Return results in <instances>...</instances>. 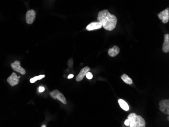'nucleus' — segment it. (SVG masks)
Returning a JSON list of instances; mask_svg holds the SVG:
<instances>
[{
	"label": "nucleus",
	"mask_w": 169,
	"mask_h": 127,
	"mask_svg": "<svg viewBox=\"0 0 169 127\" xmlns=\"http://www.w3.org/2000/svg\"><path fill=\"white\" fill-rule=\"evenodd\" d=\"M129 120L130 127H145L146 123L144 119L135 113H131L128 116Z\"/></svg>",
	"instance_id": "obj_2"
},
{
	"label": "nucleus",
	"mask_w": 169,
	"mask_h": 127,
	"mask_svg": "<svg viewBox=\"0 0 169 127\" xmlns=\"http://www.w3.org/2000/svg\"><path fill=\"white\" fill-rule=\"evenodd\" d=\"M160 110L164 114H169V100L165 99L160 101L159 104Z\"/></svg>",
	"instance_id": "obj_4"
},
{
	"label": "nucleus",
	"mask_w": 169,
	"mask_h": 127,
	"mask_svg": "<svg viewBox=\"0 0 169 127\" xmlns=\"http://www.w3.org/2000/svg\"><path fill=\"white\" fill-rule=\"evenodd\" d=\"M36 16V13L35 11L33 9L29 10L27 11L26 14V21L27 24H31L35 21Z\"/></svg>",
	"instance_id": "obj_6"
},
{
	"label": "nucleus",
	"mask_w": 169,
	"mask_h": 127,
	"mask_svg": "<svg viewBox=\"0 0 169 127\" xmlns=\"http://www.w3.org/2000/svg\"><path fill=\"white\" fill-rule=\"evenodd\" d=\"M45 77V75H40V76H38L33 77V78H31L30 80V82H31V83H35V82L43 79Z\"/></svg>",
	"instance_id": "obj_15"
},
{
	"label": "nucleus",
	"mask_w": 169,
	"mask_h": 127,
	"mask_svg": "<svg viewBox=\"0 0 169 127\" xmlns=\"http://www.w3.org/2000/svg\"><path fill=\"white\" fill-rule=\"evenodd\" d=\"M164 43L162 46V50L164 52L168 53L169 52V35L168 33L165 34Z\"/></svg>",
	"instance_id": "obj_11"
},
{
	"label": "nucleus",
	"mask_w": 169,
	"mask_h": 127,
	"mask_svg": "<svg viewBox=\"0 0 169 127\" xmlns=\"http://www.w3.org/2000/svg\"><path fill=\"white\" fill-rule=\"evenodd\" d=\"M49 94L52 98L54 99L58 100L64 104H66L67 103L65 97L61 93H60L58 90H55L53 91H51L50 92Z\"/></svg>",
	"instance_id": "obj_3"
},
{
	"label": "nucleus",
	"mask_w": 169,
	"mask_h": 127,
	"mask_svg": "<svg viewBox=\"0 0 169 127\" xmlns=\"http://www.w3.org/2000/svg\"><path fill=\"white\" fill-rule=\"evenodd\" d=\"M45 90V89L43 86H40V87L39 88V92H40V93L44 92Z\"/></svg>",
	"instance_id": "obj_17"
},
{
	"label": "nucleus",
	"mask_w": 169,
	"mask_h": 127,
	"mask_svg": "<svg viewBox=\"0 0 169 127\" xmlns=\"http://www.w3.org/2000/svg\"><path fill=\"white\" fill-rule=\"evenodd\" d=\"M73 64V59H70L68 60V66H72Z\"/></svg>",
	"instance_id": "obj_18"
},
{
	"label": "nucleus",
	"mask_w": 169,
	"mask_h": 127,
	"mask_svg": "<svg viewBox=\"0 0 169 127\" xmlns=\"http://www.w3.org/2000/svg\"><path fill=\"white\" fill-rule=\"evenodd\" d=\"M120 106L123 110L125 111H128L129 110V106L128 104V103L125 100H124L122 99H120L118 100Z\"/></svg>",
	"instance_id": "obj_13"
},
{
	"label": "nucleus",
	"mask_w": 169,
	"mask_h": 127,
	"mask_svg": "<svg viewBox=\"0 0 169 127\" xmlns=\"http://www.w3.org/2000/svg\"><path fill=\"white\" fill-rule=\"evenodd\" d=\"M11 67L14 70L20 73L21 75H24L26 74V71L21 66L20 62L19 61H15L11 64Z\"/></svg>",
	"instance_id": "obj_8"
},
{
	"label": "nucleus",
	"mask_w": 169,
	"mask_h": 127,
	"mask_svg": "<svg viewBox=\"0 0 169 127\" xmlns=\"http://www.w3.org/2000/svg\"><path fill=\"white\" fill-rule=\"evenodd\" d=\"M74 77V75H72V74H71V75H69L68 76V79H71V78H73Z\"/></svg>",
	"instance_id": "obj_20"
},
{
	"label": "nucleus",
	"mask_w": 169,
	"mask_h": 127,
	"mask_svg": "<svg viewBox=\"0 0 169 127\" xmlns=\"http://www.w3.org/2000/svg\"><path fill=\"white\" fill-rule=\"evenodd\" d=\"M121 79L125 83L128 85H131L133 84V81L126 74H124L121 76Z\"/></svg>",
	"instance_id": "obj_14"
},
{
	"label": "nucleus",
	"mask_w": 169,
	"mask_h": 127,
	"mask_svg": "<svg viewBox=\"0 0 169 127\" xmlns=\"http://www.w3.org/2000/svg\"><path fill=\"white\" fill-rule=\"evenodd\" d=\"M86 77L89 80H91V79H92L93 78L92 74L91 72H88L86 73Z\"/></svg>",
	"instance_id": "obj_16"
},
{
	"label": "nucleus",
	"mask_w": 169,
	"mask_h": 127,
	"mask_svg": "<svg viewBox=\"0 0 169 127\" xmlns=\"http://www.w3.org/2000/svg\"><path fill=\"white\" fill-rule=\"evenodd\" d=\"M102 27V25L99 21L93 22L88 24L87 26L86 27V29L88 31H93L95 29H101Z\"/></svg>",
	"instance_id": "obj_10"
},
{
	"label": "nucleus",
	"mask_w": 169,
	"mask_h": 127,
	"mask_svg": "<svg viewBox=\"0 0 169 127\" xmlns=\"http://www.w3.org/2000/svg\"><path fill=\"white\" fill-rule=\"evenodd\" d=\"M90 70V68L88 66H86L82 68L79 74V75H77L76 77V79H75L76 81L77 82L81 81V80L84 78V77H85L86 73L89 72Z\"/></svg>",
	"instance_id": "obj_9"
},
{
	"label": "nucleus",
	"mask_w": 169,
	"mask_h": 127,
	"mask_svg": "<svg viewBox=\"0 0 169 127\" xmlns=\"http://www.w3.org/2000/svg\"><path fill=\"white\" fill-rule=\"evenodd\" d=\"M19 78L20 77H18L17 75L15 73H12L11 76L7 79L8 83L12 87L14 86L17 85L19 82Z\"/></svg>",
	"instance_id": "obj_7"
},
{
	"label": "nucleus",
	"mask_w": 169,
	"mask_h": 127,
	"mask_svg": "<svg viewBox=\"0 0 169 127\" xmlns=\"http://www.w3.org/2000/svg\"><path fill=\"white\" fill-rule=\"evenodd\" d=\"M97 20L101 23L104 29L109 31H112L116 28L118 22L116 16L110 13L106 9L99 12Z\"/></svg>",
	"instance_id": "obj_1"
},
{
	"label": "nucleus",
	"mask_w": 169,
	"mask_h": 127,
	"mask_svg": "<svg viewBox=\"0 0 169 127\" xmlns=\"http://www.w3.org/2000/svg\"><path fill=\"white\" fill-rule=\"evenodd\" d=\"M120 48L117 46H114L112 48H110L108 50V55H110L111 57H115L116 55L119 54L120 53Z\"/></svg>",
	"instance_id": "obj_12"
},
{
	"label": "nucleus",
	"mask_w": 169,
	"mask_h": 127,
	"mask_svg": "<svg viewBox=\"0 0 169 127\" xmlns=\"http://www.w3.org/2000/svg\"><path fill=\"white\" fill-rule=\"evenodd\" d=\"M158 17L163 23H167L169 20V8H167L158 14Z\"/></svg>",
	"instance_id": "obj_5"
},
{
	"label": "nucleus",
	"mask_w": 169,
	"mask_h": 127,
	"mask_svg": "<svg viewBox=\"0 0 169 127\" xmlns=\"http://www.w3.org/2000/svg\"><path fill=\"white\" fill-rule=\"evenodd\" d=\"M42 127H46V126H45V125H43V126H42Z\"/></svg>",
	"instance_id": "obj_21"
},
{
	"label": "nucleus",
	"mask_w": 169,
	"mask_h": 127,
	"mask_svg": "<svg viewBox=\"0 0 169 127\" xmlns=\"http://www.w3.org/2000/svg\"><path fill=\"white\" fill-rule=\"evenodd\" d=\"M125 125L126 126H129L130 125V122L129 120L127 119V120H126L125 121Z\"/></svg>",
	"instance_id": "obj_19"
}]
</instances>
